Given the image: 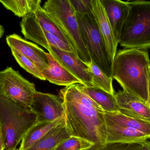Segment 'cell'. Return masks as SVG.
<instances>
[{
  "label": "cell",
  "instance_id": "1",
  "mask_svg": "<svg viewBox=\"0 0 150 150\" xmlns=\"http://www.w3.org/2000/svg\"><path fill=\"white\" fill-rule=\"evenodd\" d=\"M150 60L147 50L125 48L116 53L112 77L123 90L148 103Z\"/></svg>",
  "mask_w": 150,
  "mask_h": 150
},
{
  "label": "cell",
  "instance_id": "2",
  "mask_svg": "<svg viewBox=\"0 0 150 150\" xmlns=\"http://www.w3.org/2000/svg\"><path fill=\"white\" fill-rule=\"evenodd\" d=\"M59 97L63 102L65 124L70 136L94 144L95 150L104 145L107 136L105 112L71 99Z\"/></svg>",
  "mask_w": 150,
  "mask_h": 150
},
{
  "label": "cell",
  "instance_id": "3",
  "mask_svg": "<svg viewBox=\"0 0 150 150\" xmlns=\"http://www.w3.org/2000/svg\"><path fill=\"white\" fill-rule=\"evenodd\" d=\"M59 28L74 53L87 65L92 62L70 0H48L42 7Z\"/></svg>",
  "mask_w": 150,
  "mask_h": 150
},
{
  "label": "cell",
  "instance_id": "4",
  "mask_svg": "<svg viewBox=\"0 0 150 150\" xmlns=\"http://www.w3.org/2000/svg\"><path fill=\"white\" fill-rule=\"evenodd\" d=\"M36 119L30 108L17 105L0 95V129L5 149H16Z\"/></svg>",
  "mask_w": 150,
  "mask_h": 150
},
{
  "label": "cell",
  "instance_id": "5",
  "mask_svg": "<svg viewBox=\"0 0 150 150\" xmlns=\"http://www.w3.org/2000/svg\"><path fill=\"white\" fill-rule=\"evenodd\" d=\"M129 11L120 43L127 49L150 48V1H128Z\"/></svg>",
  "mask_w": 150,
  "mask_h": 150
},
{
  "label": "cell",
  "instance_id": "6",
  "mask_svg": "<svg viewBox=\"0 0 150 150\" xmlns=\"http://www.w3.org/2000/svg\"><path fill=\"white\" fill-rule=\"evenodd\" d=\"M80 31L85 45L89 52L92 61L110 78L112 77V65L105 42L92 13L76 12Z\"/></svg>",
  "mask_w": 150,
  "mask_h": 150
},
{
  "label": "cell",
  "instance_id": "7",
  "mask_svg": "<svg viewBox=\"0 0 150 150\" xmlns=\"http://www.w3.org/2000/svg\"><path fill=\"white\" fill-rule=\"evenodd\" d=\"M37 92L34 84L11 67L0 71V95L17 105L30 108Z\"/></svg>",
  "mask_w": 150,
  "mask_h": 150
},
{
  "label": "cell",
  "instance_id": "8",
  "mask_svg": "<svg viewBox=\"0 0 150 150\" xmlns=\"http://www.w3.org/2000/svg\"><path fill=\"white\" fill-rule=\"evenodd\" d=\"M30 110L36 115V122H52L64 117L63 102L58 96L37 91Z\"/></svg>",
  "mask_w": 150,
  "mask_h": 150
},
{
  "label": "cell",
  "instance_id": "9",
  "mask_svg": "<svg viewBox=\"0 0 150 150\" xmlns=\"http://www.w3.org/2000/svg\"><path fill=\"white\" fill-rule=\"evenodd\" d=\"M20 26L21 31L25 38L42 46L47 50L52 46L64 51L74 53L69 44L39 26L30 14L23 18Z\"/></svg>",
  "mask_w": 150,
  "mask_h": 150
},
{
  "label": "cell",
  "instance_id": "10",
  "mask_svg": "<svg viewBox=\"0 0 150 150\" xmlns=\"http://www.w3.org/2000/svg\"><path fill=\"white\" fill-rule=\"evenodd\" d=\"M47 51L62 66L78 78L82 84L92 86L89 66L73 52H67L51 46Z\"/></svg>",
  "mask_w": 150,
  "mask_h": 150
},
{
  "label": "cell",
  "instance_id": "11",
  "mask_svg": "<svg viewBox=\"0 0 150 150\" xmlns=\"http://www.w3.org/2000/svg\"><path fill=\"white\" fill-rule=\"evenodd\" d=\"M6 42L11 49H14L32 62L41 71L48 68L47 53L34 43L27 41L17 34L6 37Z\"/></svg>",
  "mask_w": 150,
  "mask_h": 150
},
{
  "label": "cell",
  "instance_id": "12",
  "mask_svg": "<svg viewBox=\"0 0 150 150\" xmlns=\"http://www.w3.org/2000/svg\"><path fill=\"white\" fill-rule=\"evenodd\" d=\"M119 112L125 116L150 122V108L148 103L124 90L115 94Z\"/></svg>",
  "mask_w": 150,
  "mask_h": 150
},
{
  "label": "cell",
  "instance_id": "13",
  "mask_svg": "<svg viewBox=\"0 0 150 150\" xmlns=\"http://www.w3.org/2000/svg\"><path fill=\"white\" fill-rule=\"evenodd\" d=\"M91 1L92 13L94 16L100 34L105 42L106 48L112 65L117 53L118 45L116 43L111 25L104 6L100 0Z\"/></svg>",
  "mask_w": 150,
  "mask_h": 150
},
{
  "label": "cell",
  "instance_id": "14",
  "mask_svg": "<svg viewBox=\"0 0 150 150\" xmlns=\"http://www.w3.org/2000/svg\"><path fill=\"white\" fill-rule=\"evenodd\" d=\"M104 6L117 45L120 43L123 26L129 11L128 1L100 0Z\"/></svg>",
  "mask_w": 150,
  "mask_h": 150
},
{
  "label": "cell",
  "instance_id": "15",
  "mask_svg": "<svg viewBox=\"0 0 150 150\" xmlns=\"http://www.w3.org/2000/svg\"><path fill=\"white\" fill-rule=\"evenodd\" d=\"M48 68L41 71L45 80L60 86H68L81 82L59 63L52 55L47 53Z\"/></svg>",
  "mask_w": 150,
  "mask_h": 150
},
{
  "label": "cell",
  "instance_id": "16",
  "mask_svg": "<svg viewBox=\"0 0 150 150\" xmlns=\"http://www.w3.org/2000/svg\"><path fill=\"white\" fill-rule=\"evenodd\" d=\"M106 125L135 129L147 135L150 138V122L125 116L117 112H105Z\"/></svg>",
  "mask_w": 150,
  "mask_h": 150
},
{
  "label": "cell",
  "instance_id": "17",
  "mask_svg": "<svg viewBox=\"0 0 150 150\" xmlns=\"http://www.w3.org/2000/svg\"><path fill=\"white\" fill-rule=\"evenodd\" d=\"M71 136L65 124L61 122L31 148L25 150H54L61 143Z\"/></svg>",
  "mask_w": 150,
  "mask_h": 150
},
{
  "label": "cell",
  "instance_id": "18",
  "mask_svg": "<svg viewBox=\"0 0 150 150\" xmlns=\"http://www.w3.org/2000/svg\"><path fill=\"white\" fill-rule=\"evenodd\" d=\"M78 85L81 91L98 104L104 112L109 113L119 112V107L115 95L97 87L85 86L82 84Z\"/></svg>",
  "mask_w": 150,
  "mask_h": 150
},
{
  "label": "cell",
  "instance_id": "19",
  "mask_svg": "<svg viewBox=\"0 0 150 150\" xmlns=\"http://www.w3.org/2000/svg\"><path fill=\"white\" fill-rule=\"evenodd\" d=\"M107 143L140 142L149 139L142 132L135 129L113 127L106 125Z\"/></svg>",
  "mask_w": 150,
  "mask_h": 150
},
{
  "label": "cell",
  "instance_id": "20",
  "mask_svg": "<svg viewBox=\"0 0 150 150\" xmlns=\"http://www.w3.org/2000/svg\"><path fill=\"white\" fill-rule=\"evenodd\" d=\"M63 119L64 117L50 122H35L24 136L18 149L25 150L30 149L57 126Z\"/></svg>",
  "mask_w": 150,
  "mask_h": 150
},
{
  "label": "cell",
  "instance_id": "21",
  "mask_svg": "<svg viewBox=\"0 0 150 150\" xmlns=\"http://www.w3.org/2000/svg\"><path fill=\"white\" fill-rule=\"evenodd\" d=\"M41 2L40 0H0V2L6 9L23 18L35 11L41 6Z\"/></svg>",
  "mask_w": 150,
  "mask_h": 150
},
{
  "label": "cell",
  "instance_id": "22",
  "mask_svg": "<svg viewBox=\"0 0 150 150\" xmlns=\"http://www.w3.org/2000/svg\"><path fill=\"white\" fill-rule=\"evenodd\" d=\"M92 77V85L110 94L115 95L112 78L106 75L93 62L88 65Z\"/></svg>",
  "mask_w": 150,
  "mask_h": 150
},
{
  "label": "cell",
  "instance_id": "23",
  "mask_svg": "<svg viewBox=\"0 0 150 150\" xmlns=\"http://www.w3.org/2000/svg\"><path fill=\"white\" fill-rule=\"evenodd\" d=\"M94 146V144L87 140L71 136L59 144L54 150H88Z\"/></svg>",
  "mask_w": 150,
  "mask_h": 150
},
{
  "label": "cell",
  "instance_id": "24",
  "mask_svg": "<svg viewBox=\"0 0 150 150\" xmlns=\"http://www.w3.org/2000/svg\"><path fill=\"white\" fill-rule=\"evenodd\" d=\"M11 51L12 55L21 68L35 77L45 81L41 71L32 62L16 50L11 49Z\"/></svg>",
  "mask_w": 150,
  "mask_h": 150
},
{
  "label": "cell",
  "instance_id": "25",
  "mask_svg": "<svg viewBox=\"0 0 150 150\" xmlns=\"http://www.w3.org/2000/svg\"><path fill=\"white\" fill-rule=\"evenodd\" d=\"M142 146V141L135 143H107L95 150H141Z\"/></svg>",
  "mask_w": 150,
  "mask_h": 150
},
{
  "label": "cell",
  "instance_id": "26",
  "mask_svg": "<svg viewBox=\"0 0 150 150\" xmlns=\"http://www.w3.org/2000/svg\"><path fill=\"white\" fill-rule=\"evenodd\" d=\"M70 1L76 13L83 14L92 12L91 0H70Z\"/></svg>",
  "mask_w": 150,
  "mask_h": 150
},
{
  "label": "cell",
  "instance_id": "27",
  "mask_svg": "<svg viewBox=\"0 0 150 150\" xmlns=\"http://www.w3.org/2000/svg\"><path fill=\"white\" fill-rule=\"evenodd\" d=\"M141 150H150V142L148 141H142V146Z\"/></svg>",
  "mask_w": 150,
  "mask_h": 150
},
{
  "label": "cell",
  "instance_id": "28",
  "mask_svg": "<svg viewBox=\"0 0 150 150\" xmlns=\"http://www.w3.org/2000/svg\"><path fill=\"white\" fill-rule=\"evenodd\" d=\"M4 149H5V147H4V144L1 132V129H0V150H4Z\"/></svg>",
  "mask_w": 150,
  "mask_h": 150
},
{
  "label": "cell",
  "instance_id": "29",
  "mask_svg": "<svg viewBox=\"0 0 150 150\" xmlns=\"http://www.w3.org/2000/svg\"><path fill=\"white\" fill-rule=\"evenodd\" d=\"M148 104L150 108V68L149 69V97H148Z\"/></svg>",
  "mask_w": 150,
  "mask_h": 150
},
{
  "label": "cell",
  "instance_id": "30",
  "mask_svg": "<svg viewBox=\"0 0 150 150\" xmlns=\"http://www.w3.org/2000/svg\"><path fill=\"white\" fill-rule=\"evenodd\" d=\"M4 27L0 24V39L1 38L2 36L3 35L4 33Z\"/></svg>",
  "mask_w": 150,
  "mask_h": 150
},
{
  "label": "cell",
  "instance_id": "31",
  "mask_svg": "<svg viewBox=\"0 0 150 150\" xmlns=\"http://www.w3.org/2000/svg\"><path fill=\"white\" fill-rule=\"evenodd\" d=\"M10 150H19V149H15Z\"/></svg>",
  "mask_w": 150,
  "mask_h": 150
},
{
  "label": "cell",
  "instance_id": "32",
  "mask_svg": "<svg viewBox=\"0 0 150 150\" xmlns=\"http://www.w3.org/2000/svg\"><path fill=\"white\" fill-rule=\"evenodd\" d=\"M92 150V149H89V150Z\"/></svg>",
  "mask_w": 150,
  "mask_h": 150
}]
</instances>
